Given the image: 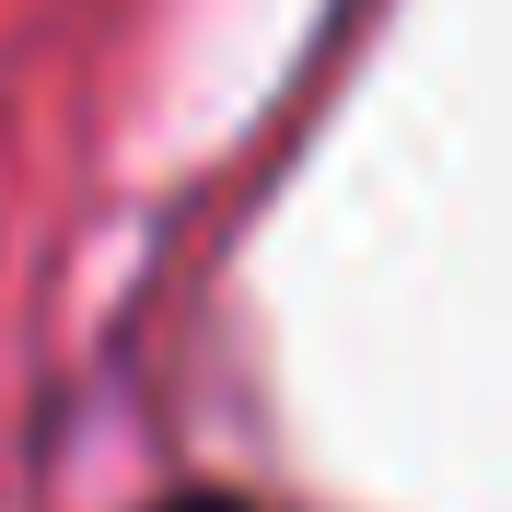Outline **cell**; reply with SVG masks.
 <instances>
[{
	"mask_svg": "<svg viewBox=\"0 0 512 512\" xmlns=\"http://www.w3.org/2000/svg\"><path fill=\"white\" fill-rule=\"evenodd\" d=\"M187 512H222V501H187Z\"/></svg>",
	"mask_w": 512,
	"mask_h": 512,
	"instance_id": "cell-1",
	"label": "cell"
}]
</instances>
